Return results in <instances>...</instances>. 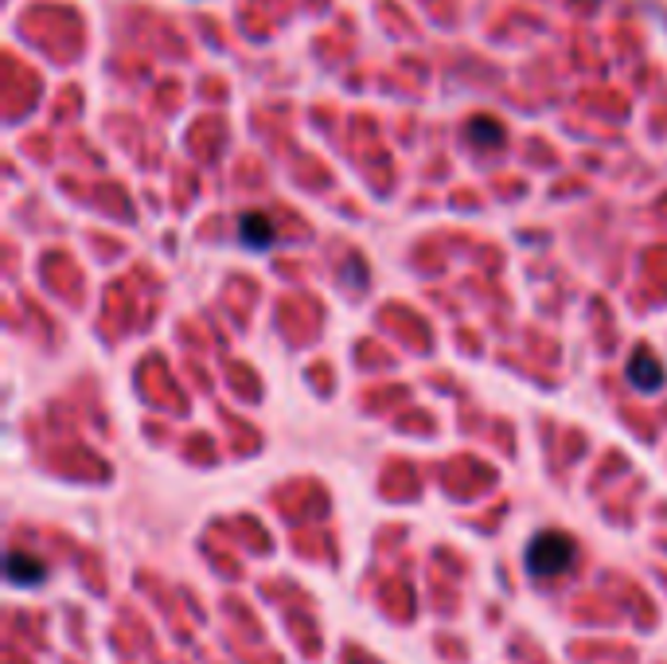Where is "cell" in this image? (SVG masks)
Returning <instances> with one entry per match:
<instances>
[{
    "instance_id": "cell-5",
    "label": "cell",
    "mask_w": 667,
    "mask_h": 664,
    "mask_svg": "<svg viewBox=\"0 0 667 664\" xmlns=\"http://www.w3.org/2000/svg\"><path fill=\"white\" fill-rule=\"evenodd\" d=\"M469 137H472V141H481V145H496L499 141V129L492 126L488 117H481V122H472Z\"/></svg>"
},
{
    "instance_id": "cell-3",
    "label": "cell",
    "mask_w": 667,
    "mask_h": 664,
    "mask_svg": "<svg viewBox=\"0 0 667 664\" xmlns=\"http://www.w3.org/2000/svg\"><path fill=\"white\" fill-rule=\"evenodd\" d=\"M629 376H632V383L641 387V391H656V387H664V368H659L652 356H644V352H636V356H632Z\"/></svg>"
},
{
    "instance_id": "cell-4",
    "label": "cell",
    "mask_w": 667,
    "mask_h": 664,
    "mask_svg": "<svg viewBox=\"0 0 667 664\" xmlns=\"http://www.w3.org/2000/svg\"><path fill=\"white\" fill-rule=\"evenodd\" d=\"M239 239L246 247H254V251H266V247L274 243V227H269L262 216H242L239 219Z\"/></svg>"
},
{
    "instance_id": "cell-2",
    "label": "cell",
    "mask_w": 667,
    "mask_h": 664,
    "mask_svg": "<svg viewBox=\"0 0 667 664\" xmlns=\"http://www.w3.org/2000/svg\"><path fill=\"white\" fill-rule=\"evenodd\" d=\"M9 583L12 586H39L47 579V563L36 559L32 551H9Z\"/></svg>"
},
{
    "instance_id": "cell-1",
    "label": "cell",
    "mask_w": 667,
    "mask_h": 664,
    "mask_svg": "<svg viewBox=\"0 0 667 664\" xmlns=\"http://www.w3.org/2000/svg\"><path fill=\"white\" fill-rule=\"evenodd\" d=\"M578 559V543L566 536V531H539V536L527 543V571L534 579H559L566 575Z\"/></svg>"
}]
</instances>
